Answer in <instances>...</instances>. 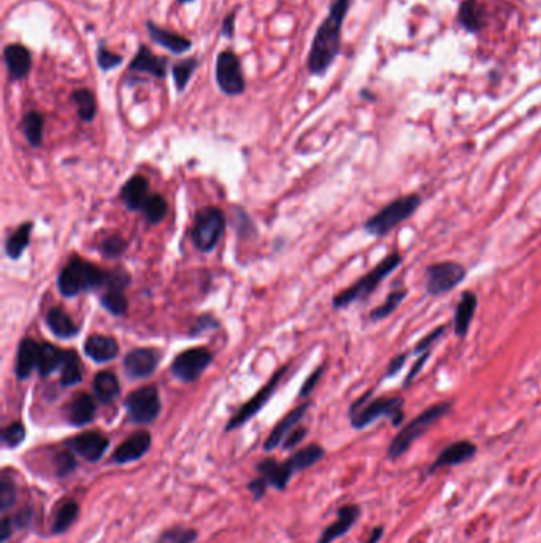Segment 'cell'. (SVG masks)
Returning <instances> with one entry per match:
<instances>
[{
	"instance_id": "6da1fadb",
	"label": "cell",
	"mask_w": 541,
	"mask_h": 543,
	"mask_svg": "<svg viewBox=\"0 0 541 543\" xmlns=\"http://www.w3.org/2000/svg\"><path fill=\"white\" fill-rule=\"evenodd\" d=\"M349 5L351 0H337L332 5L329 16L321 24L316 37H314L310 59H308L310 72L316 75L323 73L335 59L340 48V32H342L343 20L348 13Z\"/></svg>"
},
{
	"instance_id": "7a4b0ae2",
	"label": "cell",
	"mask_w": 541,
	"mask_h": 543,
	"mask_svg": "<svg viewBox=\"0 0 541 543\" xmlns=\"http://www.w3.org/2000/svg\"><path fill=\"white\" fill-rule=\"evenodd\" d=\"M372 391L359 397L349 408L351 426L361 431L380 418H389L392 426H400L405 418V399L402 396H381L370 399Z\"/></svg>"
},
{
	"instance_id": "3957f363",
	"label": "cell",
	"mask_w": 541,
	"mask_h": 543,
	"mask_svg": "<svg viewBox=\"0 0 541 543\" xmlns=\"http://www.w3.org/2000/svg\"><path fill=\"white\" fill-rule=\"evenodd\" d=\"M402 262H404V257H402L399 251L389 252V255L383 257L372 270L367 272L366 275L352 283L349 288H346L342 293H338L332 300L333 308H346L352 304H356L359 300L367 299L370 294H373L376 289H378L381 283L385 281Z\"/></svg>"
},
{
	"instance_id": "277c9868",
	"label": "cell",
	"mask_w": 541,
	"mask_h": 543,
	"mask_svg": "<svg viewBox=\"0 0 541 543\" xmlns=\"http://www.w3.org/2000/svg\"><path fill=\"white\" fill-rule=\"evenodd\" d=\"M451 410L452 403L448 401L433 403V405L427 407L424 412H421L416 418H413L408 425H405L395 434L391 445L387 448V458L391 460H397L399 458L404 456V454L410 450L414 441L423 437L430 427L435 426L438 421H442L446 415H449Z\"/></svg>"
},
{
	"instance_id": "5b68a950",
	"label": "cell",
	"mask_w": 541,
	"mask_h": 543,
	"mask_svg": "<svg viewBox=\"0 0 541 543\" xmlns=\"http://www.w3.org/2000/svg\"><path fill=\"white\" fill-rule=\"evenodd\" d=\"M421 204H423V199L416 193H410L394 199L363 223V231L368 236L376 238L386 237L395 227H399L408 218H411L418 212Z\"/></svg>"
},
{
	"instance_id": "8992f818",
	"label": "cell",
	"mask_w": 541,
	"mask_h": 543,
	"mask_svg": "<svg viewBox=\"0 0 541 543\" xmlns=\"http://www.w3.org/2000/svg\"><path fill=\"white\" fill-rule=\"evenodd\" d=\"M105 281L106 272H102L80 256H73L61 270L58 288L64 298H75L81 293L94 291V289L105 286Z\"/></svg>"
},
{
	"instance_id": "52a82bcc",
	"label": "cell",
	"mask_w": 541,
	"mask_h": 543,
	"mask_svg": "<svg viewBox=\"0 0 541 543\" xmlns=\"http://www.w3.org/2000/svg\"><path fill=\"white\" fill-rule=\"evenodd\" d=\"M225 231V214L218 207L200 208L191 229V238L199 251L210 252L221 242Z\"/></svg>"
},
{
	"instance_id": "ba28073f",
	"label": "cell",
	"mask_w": 541,
	"mask_h": 543,
	"mask_svg": "<svg viewBox=\"0 0 541 543\" xmlns=\"http://www.w3.org/2000/svg\"><path fill=\"white\" fill-rule=\"evenodd\" d=\"M424 276L425 293L432 298H440L451 293L467 279V269L456 261L433 262L425 267Z\"/></svg>"
},
{
	"instance_id": "9c48e42d",
	"label": "cell",
	"mask_w": 541,
	"mask_h": 543,
	"mask_svg": "<svg viewBox=\"0 0 541 543\" xmlns=\"http://www.w3.org/2000/svg\"><path fill=\"white\" fill-rule=\"evenodd\" d=\"M124 407L128 410V420L130 422L151 425L159 418L162 410L159 389L154 384H147L132 391L124 402Z\"/></svg>"
},
{
	"instance_id": "30bf717a",
	"label": "cell",
	"mask_w": 541,
	"mask_h": 543,
	"mask_svg": "<svg viewBox=\"0 0 541 543\" xmlns=\"http://www.w3.org/2000/svg\"><path fill=\"white\" fill-rule=\"evenodd\" d=\"M286 372H287V365H282L280 370H276L273 377L270 378V380L263 384V386L257 391V393L251 397L247 403H243V405L238 408V412L232 416L228 425H225V432L235 431V429L244 426L251 418H253V416L259 413L261 410L267 405L270 397L275 394V391L278 388L281 378L285 377Z\"/></svg>"
},
{
	"instance_id": "8fae6325",
	"label": "cell",
	"mask_w": 541,
	"mask_h": 543,
	"mask_svg": "<svg viewBox=\"0 0 541 543\" xmlns=\"http://www.w3.org/2000/svg\"><path fill=\"white\" fill-rule=\"evenodd\" d=\"M211 361V351L204 348V346H196V348H189L180 353V355L173 359L170 369H172L175 378H178L180 382L192 383L202 377L204 372L209 369Z\"/></svg>"
},
{
	"instance_id": "7c38bea8",
	"label": "cell",
	"mask_w": 541,
	"mask_h": 543,
	"mask_svg": "<svg viewBox=\"0 0 541 543\" xmlns=\"http://www.w3.org/2000/svg\"><path fill=\"white\" fill-rule=\"evenodd\" d=\"M66 445L68 450L73 451L81 459L87 460V463H99L108 450L110 440L102 432L89 431L67 440Z\"/></svg>"
},
{
	"instance_id": "4fadbf2b",
	"label": "cell",
	"mask_w": 541,
	"mask_h": 543,
	"mask_svg": "<svg viewBox=\"0 0 541 543\" xmlns=\"http://www.w3.org/2000/svg\"><path fill=\"white\" fill-rule=\"evenodd\" d=\"M216 80L221 90L229 96H237L244 90V80L240 68V61L230 51L221 53L216 64Z\"/></svg>"
},
{
	"instance_id": "5bb4252c",
	"label": "cell",
	"mask_w": 541,
	"mask_h": 543,
	"mask_svg": "<svg viewBox=\"0 0 541 543\" xmlns=\"http://www.w3.org/2000/svg\"><path fill=\"white\" fill-rule=\"evenodd\" d=\"M159 361L161 356L156 350L135 348L125 355L123 367L125 370V375L132 378V380H140V378L153 375V372L159 365Z\"/></svg>"
},
{
	"instance_id": "9a60e30c",
	"label": "cell",
	"mask_w": 541,
	"mask_h": 543,
	"mask_svg": "<svg viewBox=\"0 0 541 543\" xmlns=\"http://www.w3.org/2000/svg\"><path fill=\"white\" fill-rule=\"evenodd\" d=\"M476 451L478 448L473 441L470 440L454 441V444L448 445L438 453V456L429 467V475H432V473H435L440 469H444V467H454V465H461L464 463H467V460H470L475 456Z\"/></svg>"
},
{
	"instance_id": "2e32d148",
	"label": "cell",
	"mask_w": 541,
	"mask_h": 543,
	"mask_svg": "<svg viewBox=\"0 0 541 543\" xmlns=\"http://www.w3.org/2000/svg\"><path fill=\"white\" fill-rule=\"evenodd\" d=\"M151 444H153V439L148 431H137L116 448L111 460L119 465L135 463L149 451Z\"/></svg>"
},
{
	"instance_id": "e0dca14e",
	"label": "cell",
	"mask_w": 541,
	"mask_h": 543,
	"mask_svg": "<svg viewBox=\"0 0 541 543\" xmlns=\"http://www.w3.org/2000/svg\"><path fill=\"white\" fill-rule=\"evenodd\" d=\"M359 516H361V507L359 505L351 504L340 507L337 511V520L323 530L318 543H332L340 539V537L346 535L354 526Z\"/></svg>"
},
{
	"instance_id": "ac0fdd59",
	"label": "cell",
	"mask_w": 541,
	"mask_h": 543,
	"mask_svg": "<svg viewBox=\"0 0 541 543\" xmlns=\"http://www.w3.org/2000/svg\"><path fill=\"white\" fill-rule=\"evenodd\" d=\"M310 405H311V402H305V403H301V405L291 410V412H289L285 418H282L278 425L273 427V431L270 432L267 440L263 441V450L273 451L275 448H278L282 441L286 440L287 435L291 434L295 427H297L301 418H304V416L306 415V410L310 408Z\"/></svg>"
},
{
	"instance_id": "d6986e66",
	"label": "cell",
	"mask_w": 541,
	"mask_h": 543,
	"mask_svg": "<svg viewBox=\"0 0 541 543\" xmlns=\"http://www.w3.org/2000/svg\"><path fill=\"white\" fill-rule=\"evenodd\" d=\"M257 472L261 473V478L266 480V483L272 488L278 491H285L287 483L291 482V478L295 475L292 467L289 465L287 460L285 463H278L272 458L262 459L259 464L256 465Z\"/></svg>"
},
{
	"instance_id": "ffe728a7",
	"label": "cell",
	"mask_w": 541,
	"mask_h": 543,
	"mask_svg": "<svg viewBox=\"0 0 541 543\" xmlns=\"http://www.w3.org/2000/svg\"><path fill=\"white\" fill-rule=\"evenodd\" d=\"M478 308V295L473 291H464L461 300L456 305L454 318H452V329L459 338H465L473 323L475 313Z\"/></svg>"
},
{
	"instance_id": "44dd1931",
	"label": "cell",
	"mask_w": 541,
	"mask_h": 543,
	"mask_svg": "<svg viewBox=\"0 0 541 543\" xmlns=\"http://www.w3.org/2000/svg\"><path fill=\"white\" fill-rule=\"evenodd\" d=\"M40 362V343L32 338H23L18 346V355L15 362V374L18 380H27Z\"/></svg>"
},
{
	"instance_id": "7402d4cb",
	"label": "cell",
	"mask_w": 541,
	"mask_h": 543,
	"mask_svg": "<svg viewBox=\"0 0 541 543\" xmlns=\"http://www.w3.org/2000/svg\"><path fill=\"white\" fill-rule=\"evenodd\" d=\"M97 405L94 397L87 393H80L72 399L67 407V420L72 426L83 427L86 425H91L96 418Z\"/></svg>"
},
{
	"instance_id": "603a6c76",
	"label": "cell",
	"mask_w": 541,
	"mask_h": 543,
	"mask_svg": "<svg viewBox=\"0 0 541 543\" xmlns=\"http://www.w3.org/2000/svg\"><path fill=\"white\" fill-rule=\"evenodd\" d=\"M85 353L94 362H108L118 356L119 345L113 337L94 334L86 338Z\"/></svg>"
},
{
	"instance_id": "cb8c5ba5",
	"label": "cell",
	"mask_w": 541,
	"mask_h": 543,
	"mask_svg": "<svg viewBox=\"0 0 541 543\" xmlns=\"http://www.w3.org/2000/svg\"><path fill=\"white\" fill-rule=\"evenodd\" d=\"M148 180L142 175H134L124 183L119 197H121L123 204L128 207L130 212L142 210L144 200L148 197Z\"/></svg>"
},
{
	"instance_id": "d4e9b609",
	"label": "cell",
	"mask_w": 541,
	"mask_h": 543,
	"mask_svg": "<svg viewBox=\"0 0 541 543\" xmlns=\"http://www.w3.org/2000/svg\"><path fill=\"white\" fill-rule=\"evenodd\" d=\"M92 388L94 394H96V399L102 403V405H110V403L115 402L119 394H121V384H119L118 377L110 370L99 372L96 378H94Z\"/></svg>"
},
{
	"instance_id": "484cf974",
	"label": "cell",
	"mask_w": 541,
	"mask_h": 543,
	"mask_svg": "<svg viewBox=\"0 0 541 543\" xmlns=\"http://www.w3.org/2000/svg\"><path fill=\"white\" fill-rule=\"evenodd\" d=\"M80 505L73 499H64L61 501L53 511L51 518V532L53 534H64L70 529L75 521L78 520Z\"/></svg>"
},
{
	"instance_id": "4316f807",
	"label": "cell",
	"mask_w": 541,
	"mask_h": 543,
	"mask_svg": "<svg viewBox=\"0 0 541 543\" xmlns=\"http://www.w3.org/2000/svg\"><path fill=\"white\" fill-rule=\"evenodd\" d=\"M4 58L13 80H21L29 73L32 59H30V53L27 48L21 45H8L5 48Z\"/></svg>"
},
{
	"instance_id": "83f0119b",
	"label": "cell",
	"mask_w": 541,
	"mask_h": 543,
	"mask_svg": "<svg viewBox=\"0 0 541 543\" xmlns=\"http://www.w3.org/2000/svg\"><path fill=\"white\" fill-rule=\"evenodd\" d=\"M46 324L56 337L59 338H72L80 332V327L73 323L66 310H62L61 307L49 308L46 313Z\"/></svg>"
},
{
	"instance_id": "f1b7e54d",
	"label": "cell",
	"mask_w": 541,
	"mask_h": 543,
	"mask_svg": "<svg viewBox=\"0 0 541 543\" xmlns=\"http://www.w3.org/2000/svg\"><path fill=\"white\" fill-rule=\"evenodd\" d=\"M32 229H34V223H24L21 224L18 229L10 233L5 240V255H7L10 259H20L23 256V252L27 250L29 242H30V236H32Z\"/></svg>"
},
{
	"instance_id": "f546056e",
	"label": "cell",
	"mask_w": 541,
	"mask_h": 543,
	"mask_svg": "<svg viewBox=\"0 0 541 543\" xmlns=\"http://www.w3.org/2000/svg\"><path fill=\"white\" fill-rule=\"evenodd\" d=\"M166 68H167L166 61L157 58V56L151 53L147 47H142V49L138 51V54L135 56L130 64V71L147 72L159 78H162L163 75H166Z\"/></svg>"
},
{
	"instance_id": "4dcf8cb0",
	"label": "cell",
	"mask_w": 541,
	"mask_h": 543,
	"mask_svg": "<svg viewBox=\"0 0 541 543\" xmlns=\"http://www.w3.org/2000/svg\"><path fill=\"white\" fill-rule=\"evenodd\" d=\"M83 382V364L80 361L77 351L68 350L66 351L64 362L61 367V384L64 388L77 386Z\"/></svg>"
},
{
	"instance_id": "1f68e13d",
	"label": "cell",
	"mask_w": 541,
	"mask_h": 543,
	"mask_svg": "<svg viewBox=\"0 0 541 543\" xmlns=\"http://www.w3.org/2000/svg\"><path fill=\"white\" fill-rule=\"evenodd\" d=\"M66 351H62L59 346L51 343H40V362H39V374L46 378L53 374L54 370L62 367L64 362Z\"/></svg>"
},
{
	"instance_id": "d6a6232c",
	"label": "cell",
	"mask_w": 541,
	"mask_h": 543,
	"mask_svg": "<svg viewBox=\"0 0 541 543\" xmlns=\"http://www.w3.org/2000/svg\"><path fill=\"white\" fill-rule=\"evenodd\" d=\"M325 456V450L323 446H319L316 444L313 445H308L305 448H301V450L295 451L291 458L286 459L289 465L292 467V470L297 473L300 470H305L308 469V467L314 465L316 463H319L321 459H323Z\"/></svg>"
},
{
	"instance_id": "836d02e7",
	"label": "cell",
	"mask_w": 541,
	"mask_h": 543,
	"mask_svg": "<svg viewBox=\"0 0 541 543\" xmlns=\"http://www.w3.org/2000/svg\"><path fill=\"white\" fill-rule=\"evenodd\" d=\"M148 30H149V34H151V37H153L154 42H157L162 47L168 48L170 51L185 53L186 49L191 48V42L186 40L185 37L172 34V32H168V30H163L161 28H157L156 24H153V23H148Z\"/></svg>"
},
{
	"instance_id": "e575fe53",
	"label": "cell",
	"mask_w": 541,
	"mask_h": 543,
	"mask_svg": "<svg viewBox=\"0 0 541 543\" xmlns=\"http://www.w3.org/2000/svg\"><path fill=\"white\" fill-rule=\"evenodd\" d=\"M459 21L465 29L476 32L484 26V8L475 0H467L459 10Z\"/></svg>"
},
{
	"instance_id": "d590c367",
	"label": "cell",
	"mask_w": 541,
	"mask_h": 543,
	"mask_svg": "<svg viewBox=\"0 0 541 543\" xmlns=\"http://www.w3.org/2000/svg\"><path fill=\"white\" fill-rule=\"evenodd\" d=\"M168 212L167 200L161 194L148 195L142 207V213L149 224H159Z\"/></svg>"
},
{
	"instance_id": "8d00e7d4",
	"label": "cell",
	"mask_w": 541,
	"mask_h": 543,
	"mask_svg": "<svg viewBox=\"0 0 541 543\" xmlns=\"http://www.w3.org/2000/svg\"><path fill=\"white\" fill-rule=\"evenodd\" d=\"M406 294H408L406 289H395V291H392L387 295L385 304H381L380 307H376L375 310H372V313H370V321H373V323H380V321L391 317V315L397 310L402 302L405 300Z\"/></svg>"
},
{
	"instance_id": "74e56055",
	"label": "cell",
	"mask_w": 541,
	"mask_h": 543,
	"mask_svg": "<svg viewBox=\"0 0 541 543\" xmlns=\"http://www.w3.org/2000/svg\"><path fill=\"white\" fill-rule=\"evenodd\" d=\"M100 304H102L106 312L115 315V317H123V315L128 313L129 307V302L125 299L123 289L115 288H106L102 299H100Z\"/></svg>"
},
{
	"instance_id": "f35d334b",
	"label": "cell",
	"mask_w": 541,
	"mask_h": 543,
	"mask_svg": "<svg viewBox=\"0 0 541 543\" xmlns=\"http://www.w3.org/2000/svg\"><path fill=\"white\" fill-rule=\"evenodd\" d=\"M23 129L27 142L32 147H40L43 140V116L37 111H30L23 119Z\"/></svg>"
},
{
	"instance_id": "ab89813d",
	"label": "cell",
	"mask_w": 541,
	"mask_h": 543,
	"mask_svg": "<svg viewBox=\"0 0 541 543\" xmlns=\"http://www.w3.org/2000/svg\"><path fill=\"white\" fill-rule=\"evenodd\" d=\"M197 537L199 534L196 529L175 526L163 530V532L157 537V540L154 543H194L197 540Z\"/></svg>"
},
{
	"instance_id": "60d3db41",
	"label": "cell",
	"mask_w": 541,
	"mask_h": 543,
	"mask_svg": "<svg viewBox=\"0 0 541 543\" xmlns=\"http://www.w3.org/2000/svg\"><path fill=\"white\" fill-rule=\"evenodd\" d=\"M15 504L16 483L8 472H4L0 477V510H2V515H7V511L13 508Z\"/></svg>"
},
{
	"instance_id": "b9f144b4",
	"label": "cell",
	"mask_w": 541,
	"mask_h": 543,
	"mask_svg": "<svg viewBox=\"0 0 541 543\" xmlns=\"http://www.w3.org/2000/svg\"><path fill=\"white\" fill-rule=\"evenodd\" d=\"M72 97L78 106V116L83 119V121H92L97 111L96 99H94L92 92L87 90H78L73 92Z\"/></svg>"
},
{
	"instance_id": "7bdbcfd3",
	"label": "cell",
	"mask_w": 541,
	"mask_h": 543,
	"mask_svg": "<svg viewBox=\"0 0 541 543\" xmlns=\"http://www.w3.org/2000/svg\"><path fill=\"white\" fill-rule=\"evenodd\" d=\"M125 250H128V242H125L121 236H118V233L105 237L102 243H100V252L108 259H116L123 256Z\"/></svg>"
},
{
	"instance_id": "ee69618b",
	"label": "cell",
	"mask_w": 541,
	"mask_h": 543,
	"mask_svg": "<svg viewBox=\"0 0 541 543\" xmlns=\"http://www.w3.org/2000/svg\"><path fill=\"white\" fill-rule=\"evenodd\" d=\"M24 439H26V427L23 422L16 421L11 422L7 427H4L2 431V444L7 448H16L20 446Z\"/></svg>"
},
{
	"instance_id": "f6af8a7d",
	"label": "cell",
	"mask_w": 541,
	"mask_h": 543,
	"mask_svg": "<svg viewBox=\"0 0 541 543\" xmlns=\"http://www.w3.org/2000/svg\"><path fill=\"white\" fill-rule=\"evenodd\" d=\"M73 451H61L54 458V470L59 478H66L77 470V459Z\"/></svg>"
},
{
	"instance_id": "bcb514c9",
	"label": "cell",
	"mask_w": 541,
	"mask_h": 543,
	"mask_svg": "<svg viewBox=\"0 0 541 543\" xmlns=\"http://www.w3.org/2000/svg\"><path fill=\"white\" fill-rule=\"evenodd\" d=\"M197 67V62L196 59H186V61H181L180 64H176L173 67V77H175V83H176V87H178L180 91H183L187 81H189L191 75L194 72V68Z\"/></svg>"
},
{
	"instance_id": "7dc6e473",
	"label": "cell",
	"mask_w": 541,
	"mask_h": 543,
	"mask_svg": "<svg viewBox=\"0 0 541 543\" xmlns=\"http://www.w3.org/2000/svg\"><path fill=\"white\" fill-rule=\"evenodd\" d=\"M446 329H448V326H438L433 329L432 332L427 334V336L421 340V342L414 346L413 350V356H421L423 353H427V351H432L433 350V345H435L440 338H443Z\"/></svg>"
},
{
	"instance_id": "c3c4849f",
	"label": "cell",
	"mask_w": 541,
	"mask_h": 543,
	"mask_svg": "<svg viewBox=\"0 0 541 543\" xmlns=\"http://www.w3.org/2000/svg\"><path fill=\"white\" fill-rule=\"evenodd\" d=\"M323 372H324V365H321V367H318L316 370H313V374L306 378L304 386H301L299 397H308L313 393V389L318 386V382L321 380V377H323Z\"/></svg>"
},
{
	"instance_id": "681fc988",
	"label": "cell",
	"mask_w": 541,
	"mask_h": 543,
	"mask_svg": "<svg viewBox=\"0 0 541 543\" xmlns=\"http://www.w3.org/2000/svg\"><path fill=\"white\" fill-rule=\"evenodd\" d=\"M121 61H123L121 56H118L115 53H110L108 49H105V48H100L99 64H100V67L104 68V71H110V68L119 66L121 64Z\"/></svg>"
},
{
	"instance_id": "f907efd6",
	"label": "cell",
	"mask_w": 541,
	"mask_h": 543,
	"mask_svg": "<svg viewBox=\"0 0 541 543\" xmlns=\"http://www.w3.org/2000/svg\"><path fill=\"white\" fill-rule=\"evenodd\" d=\"M430 353L432 351H427V353H423V355H421L419 358H418V361L416 362H414L413 364V367L410 369V372H408V375H406V378H405V382H404V384H405V388L408 386V384H410L413 380H414V378H416L418 377V374H421V370H423V367H424V365H425V362H427V359H429V356H430Z\"/></svg>"
},
{
	"instance_id": "816d5d0a",
	"label": "cell",
	"mask_w": 541,
	"mask_h": 543,
	"mask_svg": "<svg viewBox=\"0 0 541 543\" xmlns=\"http://www.w3.org/2000/svg\"><path fill=\"white\" fill-rule=\"evenodd\" d=\"M305 435H306L305 427H295L294 431L287 435L286 440L282 441V448H285V450H292L294 446H297L300 441L305 439Z\"/></svg>"
},
{
	"instance_id": "f5cc1de1",
	"label": "cell",
	"mask_w": 541,
	"mask_h": 543,
	"mask_svg": "<svg viewBox=\"0 0 541 543\" xmlns=\"http://www.w3.org/2000/svg\"><path fill=\"white\" fill-rule=\"evenodd\" d=\"M408 359V353H400L395 358H392V361L389 362L387 370H386V378H392L399 374V372L404 369V365L406 364Z\"/></svg>"
},
{
	"instance_id": "db71d44e",
	"label": "cell",
	"mask_w": 541,
	"mask_h": 543,
	"mask_svg": "<svg viewBox=\"0 0 541 543\" xmlns=\"http://www.w3.org/2000/svg\"><path fill=\"white\" fill-rule=\"evenodd\" d=\"M267 488H268V484L266 483V480L261 478V477L257 480H253V482L248 484V489L251 491V494L254 496V501H261V499L266 496Z\"/></svg>"
},
{
	"instance_id": "11a10c76",
	"label": "cell",
	"mask_w": 541,
	"mask_h": 543,
	"mask_svg": "<svg viewBox=\"0 0 541 543\" xmlns=\"http://www.w3.org/2000/svg\"><path fill=\"white\" fill-rule=\"evenodd\" d=\"M218 321L210 317V315H204V317H200L197 319L196 323V329H194L192 332L194 334H199V332H204V331H210V329H215V327H218Z\"/></svg>"
},
{
	"instance_id": "9f6ffc18",
	"label": "cell",
	"mask_w": 541,
	"mask_h": 543,
	"mask_svg": "<svg viewBox=\"0 0 541 543\" xmlns=\"http://www.w3.org/2000/svg\"><path fill=\"white\" fill-rule=\"evenodd\" d=\"M11 521H13V526L18 527V529L27 527L29 524H30V521H32V510H30V508L21 510L20 513H18L15 518H11Z\"/></svg>"
},
{
	"instance_id": "6f0895ef",
	"label": "cell",
	"mask_w": 541,
	"mask_h": 543,
	"mask_svg": "<svg viewBox=\"0 0 541 543\" xmlns=\"http://www.w3.org/2000/svg\"><path fill=\"white\" fill-rule=\"evenodd\" d=\"M13 530H15L13 521H11V518L5 515L2 518V527H0V532H2V543H7L10 540V537L13 535Z\"/></svg>"
},
{
	"instance_id": "680465c9",
	"label": "cell",
	"mask_w": 541,
	"mask_h": 543,
	"mask_svg": "<svg viewBox=\"0 0 541 543\" xmlns=\"http://www.w3.org/2000/svg\"><path fill=\"white\" fill-rule=\"evenodd\" d=\"M383 534H385V529L383 527H376L372 530V534L367 539L366 543H378L383 539Z\"/></svg>"
},
{
	"instance_id": "91938a15",
	"label": "cell",
	"mask_w": 541,
	"mask_h": 543,
	"mask_svg": "<svg viewBox=\"0 0 541 543\" xmlns=\"http://www.w3.org/2000/svg\"><path fill=\"white\" fill-rule=\"evenodd\" d=\"M232 32H234V15L228 16L224 21V34L230 37Z\"/></svg>"
},
{
	"instance_id": "94428289",
	"label": "cell",
	"mask_w": 541,
	"mask_h": 543,
	"mask_svg": "<svg viewBox=\"0 0 541 543\" xmlns=\"http://www.w3.org/2000/svg\"><path fill=\"white\" fill-rule=\"evenodd\" d=\"M180 2H191V0H180Z\"/></svg>"
}]
</instances>
